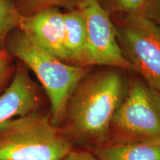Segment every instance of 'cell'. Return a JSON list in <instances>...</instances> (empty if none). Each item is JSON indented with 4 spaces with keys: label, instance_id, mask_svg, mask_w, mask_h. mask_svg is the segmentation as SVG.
Wrapping results in <instances>:
<instances>
[{
    "label": "cell",
    "instance_id": "1",
    "mask_svg": "<svg viewBox=\"0 0 160 160\" xmlns=\"http://www.w3.org/2000/svg\"><path fill=\"white\" fill-rule=\"evenodd\" d=\"M125 72L108 67L89 72L73 90L60 126L73 147L93 151L107 145L111 122L128 89Z\"/></svg>",
    "mask_w": 160,
    "mask_h": 160
},
{
    "label": "cell",
    "instance_id": "2",
    "mask_svg": "<svg viewBox=\"0 0 160 160\" xmlns=\"http://www.w3.org/2000/svg\"><path fill=\"white\" fill-rule=\"evenodd\" d=\"M4 48L39 79L49 102L52 122L60 127L69 97L91 67L62 61L39 47L19 29L10 33Z\"/></svg>",
    "mask_w": 160,
    "mask_h": 160
},
{
    "label": "cell",
    "instance_id": "3",
    "mask_svg": "<svg viewBox=\"0 0 160 160\" xmlns=\"http://www.w3.org/2000/svg\"><path fill=\"white\" fill-rule=\"evenodd\" d=\"M73 148L45 108L0 125V160H61Z\"/></svg>",
    "mask_w": 160,
    "mask_h": 160
},
{
    "label": "cell",
    "instance_id": "4",
    "mask_svg": "<svg viewBox=\"0 0 160 160\" xmlns=\"http://www.w3.org/2000/svg\"><path fill=\"white\" fill-rule=\"evenodd\" d=\"M159 139L160 93L141 78L130 79L125 99L111 122L107 145Z\"/></svg>",
    "mask_w": 160,
    "mask_h": 160
},
{
    "label": "cell",
    "instance_id": "5",
    "mask_svg": "<svg viewBox=\"0 0 160 160\" xmlns=\"http://www.w3.org/2000/svg\"><path fill=\"white\" fill-rule=\"evenodd\" d=\"M113 21L120 48L133 72L160 93V29L142 16Z\"/></svg>",
    "mask_w": 160,
    "mask_h": 160
},
{
    "label": "cell",
    "instance_id": "6",
    "mask_svg": "<svg viewBox=\"0 0 160 160\" xmlns=\"http://www.w3.org/2000/svg\"><path fill=\"white\" fill-rule=\"evenodd\" d=\"M76 8L82 14L85 23L87 65L133 72L120 48L113 19L99 0H79Z\"/></svg>",
    "mask_w": 160,
    "mask_h": 160
},
{
    "label": "cell",
    "instance_id": "7",
    "mask_svg": "<svg viewBox=\"0 0 160 160\" xmlns=\"http://www.w3.org/2000/svg\"><path fill=\"white\" fill-rule=\"evenodd\" d=\"M47 100L30 76L29 69L17 60L13 79L0 95V125L44 108Z\"/></svg>",
    "mask_w": 160,
    "mask_h": 160
},
{
    "label": "cell",
    "instance_id": "8",
    "mask_svg": "<svg viewBox=\"0 0 160 160\" xmlns=\"http://www.w3.org/2000/svg\"><path fill=\"white\" fill-rule=\"evenodd\" d=\"M19 30L44 51L68 63L64 12L50 8L22 17Z\"/></svg>",
    "mask_w": 160,
    "mask_h": 160
},
{
    "label": "cell",
    "instance_id": "9",
    "mask_svg": "<svg viewBox=\"0 0 160 160\" xmlns=\"http://www.w3.org/2000/svg\"><path fill=\"white\" fill-rule=\"evenodd\" d=\"M64 22L68 63L88 66L87 36L82 14L77 8L68 10L64 12Z\"/></svg>",
    "mask_w": 160,
    "mask_h": 160
},
{
    "label": "cell",
    "instance_id": "10",
    "mask_svg": "<svg viewBox=\"0 0 160 160\" xmlns=\"http://www.w3.org/2000/svg\"><path fill=\"white\" fill-rule=\"evenodd\" d=\"M100 160H160V139L106 145L91 151Z\"/></svg>",
    "mask_w": 160,
    "mask_h": 160
},
{
    "label": "cell",
    "instance_id": "11",
    "mask_svg": "<svg viewBox=\"0 0 160 160\" xmlns=\"http://www.w3.org/2000/svg\"><path fill=\"white\" fill-rule=\"evenodd\" d=\"M22 17H26L42 10L57 8L67 11L76 8L79 0H11Z\"/></svg>",
    "mask_w": 160,
    "mask_h": 160
},
{
    "label": "cell",
    "instance_id": "12",
    "mask_svg": "<svg viewBox=\"0 0 160 160\" xmlns=\"http://www.w3.org/2000/svg\"><path fill=\"white\" fill-rule=\"evenodd\" d=\"M22 17L11 0H0V50L10 33L19 28Z\"/></svg>",
    "mask_w": 160,
    "mask_h": 160
},
{
    "label": "cell",
    "instance_id": "13",
    "mask_svg": "<svg viewBox=\"0 0 160 160\" xmlns=\"http://www.w3.org/2000/svg\"><path fill=\"white\" fill-rule=\"evenodd\" d=\"M146 0H99L113 18L142 16Z\"/></svg>",
    "mask_w": 160,
    "mask_h": 160
},
{
    "label": "cell",
    "instance_id": "14",
    "mask_svg": "<svg viewBox=\"0 0 160 160\" xmlns=\"http://www.w3.org/2000/svg\"><path fill=\"white\" fill-rule=\"evenodd\" d=\"M15 70V58L5 48L0 50V95L9 85Z\"/></svg>",
    "mask_w": 160,
    "mask_h": 160
},
{
    "label": "cell",
    "instance_id": "15",
    "mask_svg": "<svg viewBox=\"0 0 160 160\" xmlns=\"http://www.w3.org/2000/svg\"><path fill=\"white\" fill-rule=\"evenodd\" d=\"M142 16L160 29V0H146Z\"/></svg>",
    "mask_w": 160,
    "mask_h": 160
},
{
    "label": "cell",
    "instance_id": "16",
    "mask_svg": "<svg viewBox=\"0 0 160 160\" xmlns=\"http://www.w3.org/2000/svg\"><path fill=\"white\" fill-rule=\"evenodd\" d=\"M61 160H100L91 151L73 148Z\"/></svg>",
    "mask_w": 160,
    "mask_h": 160
}]
</instances>
